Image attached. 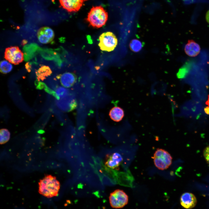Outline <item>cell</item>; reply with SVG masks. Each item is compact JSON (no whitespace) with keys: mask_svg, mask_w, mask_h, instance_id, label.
<instances>
[{"mask_svg":"<svg viewBox=\"0 0 209 209\" xmlns=\"http://www.w3.org/2000/svg\"><path fill=\"white\" fill-rule=\"evenodd\" d=\"M38 185L39 193L47 198L57 196L60 188V182L55 176L50 174L40 179Z\"/></svg>","mask_w":209,"mask_h":209,"instance_id":"6da1fadb","label":"cell"},{"mask_svg":"<svg viewBox=\"0 0 209 209\" xmlns=\"http://www.w3.org/2000/svg\"><path fill=\"white\" fill-rule=\"evenodd\" d=\"M108 18L107 12L103 7L93 6L88 13L86 21L91 26L99 28L105 24Z\"/></svg>","mask_w":209,"mask_h":209,"instance_id":"7a4b0ae2","label":"cell"},{"mask_svg":"<svg viewBox=\"0 0 209 209\" xmlns=\"http://www.w3.org/2000/svg\"><path fill=\"white\" fill-rule=\"evenodd\" d=\"M154 164L158 169L164 170L168 168L172 163V158L167 151L162 149H157L153 157Z\"/></svg>","mask_w":209,"mask_h":209,"instance_id":"3957f363","label":"cell"},{"mask_svg":"<svg viewBox=\"0 0 209 209\" xmlns=\"http://www.w3.org/2000/svg\"><path fill=\"white\" fill-rule=\"evenodd\" d=\"M98 46L102 51L110 52L115 48L118 44L117 39L115 35L111 32L103 33L99 38Z\"/></svg>","mask_w":209,"mask_h":209,"instance_id":"277c9868","label":"cell"},{"mask_svg":"<svg viewBox=\"0 0 209 209\" xmlns=\"http://www.w3.org/2000/svg\"><path fill=\"white\" fill-rule=\"evenodd\" d=\"M128 197L122 190L117 189L110 193L109 201L111 206L115 208H121L128 202Z\"/></svg>","mask_w":209,"mask_h":209,"instance_id":"5b68a950","label":"cell"},{"mask_svg":"<svg viewBox=\"0 0 209 209\" xmlns=\"http://www.w3.org/2000/svg\"><path fill=\"white\" fill-rule=\"evenodd\" d=\"M4 58L9 62L17 65L23 60L24 54L17 46H11L6 49Z\"/></svg>","mask_w":209,"mask_h":209,"instance_id":"8992f818","label":"cell"},{"mask_svg":"<svg viewBox=\"0 0 209 209\" xmlns=\"http://www.w3.org/2000/svg\"><path fill=\"white\" fill-rule=\"evenodd\" d=\"M56 104L60 110L65 112L71 111L77 107V101L74 96L70 93L64 97L56 101Z\"/></svg>","mask_w":209,"mask_h":209,"instance_id":"52a82bcc","label":"cell"},{"mask_svg":"<svg viewBox=\"0 0 209 209\" xmlns=\"http://www.w3.org/2000/svg\"><path fill=\"white\" fill-rule=\"evenodd\" d=\"M53 30L49 27L44 26L40 28L37 32V37L39 41L43 44L51 42L54 37Z\"/></svg>","mask_w":209,"mask_h":209,"instance_id":"ba28073f","label":"cell"},{"mask_svg":"<svg viewBox=\"0 0 209 209\" xmlns=\"http://www.w3.org/2000/svg\"><path fill=\"white\" fill-rule=\"evenodd\" d=\"M84 0H59L61 6L69 12L78 11L82 6Z\"/></svg>","mask_w":209,"mask_h":209,"instance_id":"9c48e42d","label":"cell"},{"mask_svg":"<svg viewBox=\"0 0 209 209\" xmlns=\"http://www.w3.org/2000/svg\"><path fill=\"white\" fill-rule=\"evenodd\" d=\"M57 78L60 80L61 85L66 88L70 87L73 86L77 80L76 75L73 73L70 72H65L60 74L57 76Z\"/></svg>","mask_w":209,"mask_h":209,"instance_id":"30bf717a","label":"cell"},{"mask_svg":"<svg viewBox=\"0 0 209 209\" xmlns=\"http://www.w3.org/2000/svg\"><path fill=\"white\" fill-rule=\"evenodd\" d=\"M180 202L181 205L184 208L190 209L193 208L196 206L197 200L193 194L186 192L181 195L180 198Z\"/></svg>","mask_w":209,"mask_h":209,"instance_id":"8fae6325","label":"cell"},{"mask_svg":"<svg viewBox=\"0 0 209 209\" xmlns=\"http://www.w3.org/2000/svg\"><path fill=\"white\" fill-rule=\"evenodd\" d=\"M200 49L199 44L193 40H189L184 48L185 53L191 57L198 55L200 52Z\"/></svg>","mask_w":209,"mask_h":209,"instance_id":"7c38bea8","label":"cell"},{"mask_svg":"<svg viewBox=\"0 0 209 209\" xmlns=\"http://www.w3.org/2000/svg\"><path fill=\"white\" fill-rule=\"evenodd\" d=\"M123 161V158L119 153L116 152L110 155L107 158L105 165L111 169L118 167Z\"/></svg>","mask_w":209,"mask_h":209,"instance_id":"4fadbf2b","label":"cell"},{"mask_svg":"<svg viewBox=\"0 0 209 209\" xmlns=\"http://www.w3.org/2000/svg\"><path fill=\"white\" fill-rule=\"evenodd\" d=\"M124 112L122 109L119 107H115L110 111L109 116L114 121L119 122L122 120L124 116Z\"/></svg>","mask_w":209,"mask_h":209,"instance_id":"5bb4252c","label":"cell"},{"mask_svg":"<svg viewBox=\"0 0 209 209\" xmlns=\"http://www.w3.org/2000/svg\"><path fill=\"white\" fill-rule=\"evenodd\" d=\"M52 71L48 66L42 65L35 72L38 81H43L48 76L50 75Z\"/></svg>","mask_w":209,"mask_h":209,"instance_id":"9a60e30c","label":"cell"},{"mask_svg":"<svg viewBox=\"0 0 209 209\" xmlns=\"http://www.w3.org/2000/svg\"><path fill=\"white\" fill-rule=\"evenodd\" d=\"M37 45L35 44L25 46L23 48L25 60H28L33 57V54L36 49H37Z\"/></svg>","mask_w":209,"mask_h":209,"instance_id":"2e32d148","label":"cell"},{"mask_svg":"<svg viewBox=\"0 0 209 209\" xmlns=\"http://www.w3.org/2000/svg\"><path fill=\"white\" fill-rule=\"evenodd\" d=\"M55 98L57 100L63 98L70 93L69 90L64 87H58L55 89Z\"/></svg>","mask_w":209,"mask_h":209,"instance_id":"e0dca14e","label":"cell"},{"mask_svg":"<svg viewBox=\"0 0 209 209\" xmlns=\"http://www.w3.org/2000/svg\"><path fill=\"white\" fill-rule=\"evenodd\" d=\"M129 46L131 51L135 52H137L141 50L143 46V44L140 40L134 39L131 42Z\"/></svg>","mask_w":209,"mask_h":209,"instance_id":"ac0fdd59","label":"cell"},{"mask_svg":"<svg viewBox=\"0 0 209 209\" xmlns=\"http://www.w3.org/2000/svg\"><path fill=\"white\" fill-rule=\"evenodd\" d=\"M9 62L3 60L0 62V71L3 74H7L10 72L12 68V64Z\"/></svg>","mask_w":209,"mask_h":209,"instance_id":"d6986e66","label":"cell"},{"mask_svg":"<svg viewBox=\"0 0 209 209\" xmlns=\"http://www.w3.org/2000/svg\"><path fill=\"white\" fill-rule=\"evenodd\" d=\"M0 144H3L7 142L10 137V133L8 130L6 129L0 130Z\"/></svg>","mask_w":209,"mask_h":209,"instance_id":"ffe728a7","label":"cell"},{"mask_svg":"<svg viewBox=\"0 0 209 209\" xmlns=\"http://www.w3.org/2000/svg\"><path fill=\"white\" fill-rule=\"evenodd\" d=\"M203 154L206 161L209 163V146L206 147L204 149Z\"/></svg>","mask_w":209,"mask_h":209,"instance_id":"44dd1931","label":"cell"},{"mask_svg":"<svg viewBox=\"0 0 209 209\" xmlns=\"http://www.w3.org/2000/svg\"><path fill=\"white\" fill-rule=\"evenodd\" d=\"M26 68L27 71L30 72L31 70V65L29 62H27L25 64Z\"/></svg>","mask_w":209,"mask_h":209,"instance_id":"7402d4cb","label":"cell"},{"mask_svg":"<svg viewBox=\"0 0 209 209\" xmlns=\"http://www.w3.org/2000/svg\"><path fill=\"white\" fill-rule=\"evenodd\" d=\"M206 19L207 22L209 24V10L206 12Z\"/></svg>","mask_w":209,"mask_h":209,"instance_id":"603a6c76","label":"cell"},{"mask_svg":"<svg viewBox=\"0 0 209 209\" xmlns=\"http://www.w3.org/2000/svg\"><path fill=\"white\" fill-rule=\"evenodd\" d=\"M205 113L207 114H209V107H206L204 109Z\"/></svg>","mask_w":209,"mask_h":209,"instance_id":"cb8c5ba5","label":"cell"},{"mask_svg":"<svg viewBox=\"0 0 209 209\" xmlns=\"http://www.w3.org/2000/svg\"><path fill=\"white\" fill-rule=\"evenodd\" d=\"M27 41L26 40H23L21 44L23 45L26 44L27 43Z\"/></svg>","mask_w":209,"mask_h":209,"instance_id":"d4e9b609","label":"cell"},{"mask_svg":"<svg viewBox=\"0 0 209 209\" xmlns=\"http://www.w3.org/2000/svg\"><path fill=\"white\" fill-rule=\"evenodd\" d=\"M206 104L209 107V95L208 96V100L206 102Z\"/></svg>","mask_w":209,"mask_h":209,"instance_id":"484cf974","label":"cell"},{"mask_svg":"<svg viewBox=\"0 0 209 209\" xmlns=\"http://www.w3.org/2000/svg\"><path fill=\"white\" fill-rule=\"evenodd\" d=\"M84 0V1H87V0Z\"/></svg>","mask_w":209,"mask_h":209,"instance_id":"4316f807","label":"cell"}]
</instances>
